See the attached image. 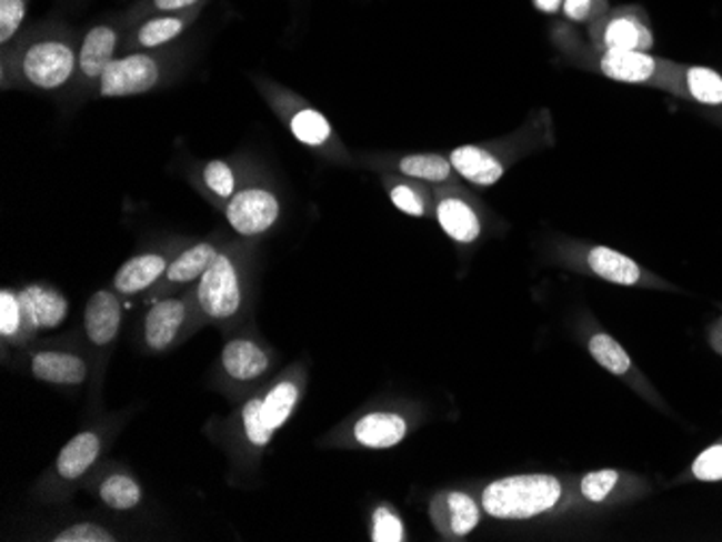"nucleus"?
<instances>
[{
  "label": "nucleus",
  "mask_w": 722,
  "mask_h": 542,
  "mask_svg": "<svg viewBox=\"0 0 722 542\" xmlns=\"http://www.w3.org/2000/svg\"><path fill=\"white\" fill-rule=\"evenodd\" d=\"M429 516L442 539L463 541L481 525L482 505L465 491H440L429 504Z\"/></svg>",
  "instance_id": "11"
},
{
  "label": "nucleus",
  "mask_w": 722,
  "mask_h": 542,
  "mask_svg": "<svg viewBox=\"0 0 722 542\" xmlns=\"http://www.w3.org/2000/svg\"><path fill=\"white\" fill-rule=\"evenodd\" d=\"M388 197L390 201L401 210L402 214L407 217H415V219H424L431 212H435L433 199L429 191L418 184V180H392L388 182Z\"/></svg>",
  "instance_id": "28"
},
{
  "label": "nucleus",
  "mask_w": 722,
  "mask_h": 542,
  "mask_svg": "<svg viewBox=\"0 0 722 542\" xmlns=\"http://www.w3.org/2000/svg\"><path fill=\"white\" fill-rule=\"evenodd\" d=\"M682 91L685 100L703 107H722V77L703 66H688L682 70Z\"/></svg>",
  "instance_id": "26"
},
{
  "label": "nucleus",
  "mask_w": 722,
  "mask_h": 542,
  "mask_svg": "<svg viewBox=\"0 0 722 542\" xmlns=\"http://www.w3.org/2000/svg\"><path fill=\"white\" fill-rule=\"evenodd\" d=\"M448 158H450L459 178H463L465 182L481 187V189H489V187L498 184L504 178L509 162H511L504 155L498 154L495 150L484 148V145H461V148L452 150Z\"/></svg>",
  "instance_id": "17"
},
{
  "label": "nucleus",
  "mask_w": 722,
  "mask_h": 542,
  "mask_svg": "<svg viewBox=\"0 0 722 542\" xmlns=\"http://www.w3.org/2000/svg\"><path fill=\"white\" fill-rule=\"evenodd\" d=\"M562 2H564V0H532V7L539 9L541 13L559 16L562 11Z\"/></svg>",
  "instance_id": "40"
},
{
  "label": "nucleus",
  "mask_w": 722,
  "mask_h": 542,
  "mask_svg": "<svg viewBox=\"0 0 722 542\" xmlns=\"http://www.w3.org/2000/svg\"><path fill=\"white\" fill-rule=\"evenodd\" d=\"M559 262L571 271L591 274L600 281L623 285V288H646V290H675L669 281L653 272L642 269L641 264L605 244L589 242H564L556 249Z\"/></svg>",
  "instance_id": "3"
},
{
  "label": "nucleus",
  "mask_w": 722,
  "mask_h": 542,
  "mask_svg": "<svg viewBox=\"0 0 722 542\" xmlns=\"http://www.w3.org/2000/svg\"><path fill=\"white\" fill-rule=\"evenodd\" d=\"M193 297L195 310L208 322H228L237 318L244 303V274L239 260L221 251L195 283Z\"/></svg>",
  "instance_id": "5"
},
{
  "label": "nucleus",
  "mask_w": 722,
  "mask_h": 542,
  "mask_svg": "<svg viewBox=\"0 0 722 542\" xmlns=\"http://www.w3.org/2000/svg\"><path fill=\"white\" fill-rule=\"evenodd\" d=\"M102 452V439L96 430H82L74 434L59 452L54 471L63 482H77L96 465Z\"/></svg>",
  "instance_id": "23"
},
{
  "label": "nucleus",
  "mask_w": 722,
  "mask_h": 542,
  "mask_svg": "<svg viewBox=\"0 0 722 542\" xmlns=\"http://www.w3.org/2000/svg\"><path fill=\"white\" fill-rule=\"evenodd\" d=\"M77 68L79 54L70 43L59 39L36 41L20 57V77L46 91L63 87Z\"/></svg>",
  "instance_id": "7"
},
{
  "label": "nucleus",
  "mask_w": 722,
  "mask_h": 542,
  "mask_svg": "<svg viewBox=\"0 0 722 542\" xmlns=\"http://www.w3.org/2000/svg\"><path fill=\"white\" fill-rule=\"evenodd\" d=\"M118 41H120V36L113 27H107V24L93 27L82 39L81 50H79V70H81L82 77L89 78V80H100L104 70L116 59Z\"/></svg>",
  "instance_id": "24"
},
{
  "label": "nucleus",
  "mask_w": 722,
  "mask_h": 542,
  "mask_svg": "<svg viewBox=\"0 0 722 542\" xmlns=\"http://www.w3.org/2000/svg\"><path fill=\"white\" fill-rule=\"evenodd\" d=\"M407 539L401 514L392 505L381 504L372 510L370 523V541L402 542Z\"/></svg>",
  "instance_id": "33"
},
{
  "label": "nucleus",
  "mask_w": 722,
  "mask_h": 542,
  "mask_svg": "<svg viewBox=\"0 0 722 542\" xmlns=\"http://www.w3.org/2000/svg\"><path fill=\"white\" fill-rule=\"evenodd\" d=\"M435 219L442 232L459 244H472L482 235L479 212L465 197L459 193H442L438 197Z\"/></svg>",
  "instance_id": "19"
},
{
  "label": "nucleus",
  "mask_w": 722,
  "mask_h": 542,
  "mask_svg": "<svg viewBox=\"0 0 722 542\" xmlns=\"http://www.w3.org/2000/svg\"><path fill=\"white\" fill-rule=\"evenodd\" d=\"M722 482V439L705 448L688 466V471L678 478V482Z\"/></svg>",
  "instance_id": "32"
},
{
  "label": "nucleus",
  "mask_w": 722,
  "mask_h": 542,
  "mask_svg": "<svg viewBox=\"0 0 722 542\" xmlns=\"http://www.w3.org/2000/svg\"><path fill=\"white\" fill-rule=\"evenodd\" d=\"M152 2H154V7H157L159 11L171 13V11H182V9L193 7L198 0H152Z\"/></svg>",
  "instance_id": "39"
},
{
  "label": "nucleus",
  "mask_w": 722,
  "mask_h": 542,
  "mask_svg": "<svg viewBox=\"0 0 722 542\" xmlns=\"http://www.w3.org/2000/svg\"><path fill=\"white\" fill-rule=\"evenodd\" d=\"M203 182L219 199H232L237 193V178L225 160H210L203 167Z\"/></svg>",
  "instance_id": "34"
},
{
  "label": "nucleus",
  "mask_w": 722,
  "mask_h": 542,
  "mask_svg": "<svg viewBox=\"0 0 722 542\" xmlns=\"http://www.w3.org/2000/svg\"><path fill=\"white\" fill-rule=\"evenodd\" d=\"M219 253L221 249L210 240H201L193 247L184 249L180 255H176L169 262V269L161 279V294L173 288L198 283L201 274L210 269V264L217 260Z\"/></svg>",
  "instance_id": "22"
},
{
  "label": "nucleus",
  "mask_w": 722,
  "mask_h": 542,
  "mask_svg": "<svg viewBox=\"0 0 722 542\" xmlns=\"http://www.w3.org/2000/svg\"><path fill=\"white\" fill-rule=\"evenodd\" d=\"M0 335L4 342H20L27 338V322L24 310L20 303L18 290L4 288L0 292Z\"/></svg>",
  "instance_id": "30"
},
{
  "label": "nucleus",
  "mask_w": 722,
  "mask_h": 542,
  "mask_svg": "<svg viewBox=\"0 0 722 542\" xmlns=\"http://www.w3.org/2000/svg\"><path fill=\"white\" fill-rule=\"evenodd\" d=\"M169 258L164 253H139L126 260L120 271L113 277V290L120 297H137L148 292L150 288L161 283L164 272L169 269Z\"/></svg>",
  "instance_id": "21"
},
{
  "label": "nucleus",
  "mask_w": 722,
  "mask_h": 542,
  "mask_svg": "<svg viewBox=\"0 0 722 542\" xmlns=\"http://www.w3.org/2000/svg\"><path fill=\"white\" fill-rule=\"evenodd\" d=\"M195 297H167L157 301L143 318V342L150 352L173 349L191 318Z\"/></svg>",
  "instance_id": "12"
},
{
  "label": "nucleus",
  "mask_w": 722,
  "mask_h": 542,
  "mask_svg": "<svg viewBox=\"0 0 722 542\" xmlns=\"http://www.w3.org/2000/svg\"><path fill=\"white\" fill-rule=\"evenodd\" d=\"M18 294H20V303L24 310L27 338H33L40 331L59 329L70 315L68 299L50 285L31 283L27 288L18 290Z\"/></svg>",
  "instance_id": "14"
},
{
  "label": "nucleus",
  "mask_w": 722,
  "mask_h": 542,
  "mask_svg": "<svg viewBox=\"0 0 722 542\" xmlns=\"http://www.w3.org/2000/svg\"><path fill=\"white\" fill-rule=\"evenodd\" d=\"M569 484L552 473H518L489 482L482 512L498 521H532L564 508Z\"/></svg>",
  "instance_id": "2"
},
{
  "label": "nucleus",
  "mask_w": 722,
  "mask_h": 542,
  "mask_svg": "<svg viewBox=\"0 0 722 542\" xmlns=\"http://www.w3.org/2000/svg\"><path fill=\"white\" fill-rule=\"evenodd\" d=\"M31 374L48 385L79 388L89 377L87 359L70 350H40L29 361Z\"/></svg>",
  "instance_id": "18"
},
{
  "label": "nucleus",
  "mask_w": 722,
  "mask_h": 542,
  "mask_svg": "<svg viewBox=\"0 0 722 542\" xmlns=\"http://www.w3.org/2000/svg\"><path fill=\"white\" fill-rule=\"evenodd\" d=\"M303 395V379L285 374L262 393L244 402L241 411L242 434L251 450H264L275 434L290 422Z\"/></svg>",
  "instance_id": "4"
},
{
  "label": "nucleus",
  "mask_w": 722,
  "mask_h": 542,
  "mask_svg": "<svg viewBox=\"0 0 722 542\" xmlns=\"http://www.w3.org/2000/svg\"><path fill=\"white\" fill-rule=\"evenodd\" d=\"M610 0H564L561 16L573 24L591 27L610 11Z\"/></svg>",
  "instance_id": "35"
},
{
  "label": "nucleus",
  "mask_w": 722,
  "mask_h": 542,
  "mask_svg": "<svg viewBox=\"0 0 722 542\" xmlns=\"http://www.w3.org/2000/svg\"><path fill=\"white\" fill-rule=\"evenodd\" d=\"M27 0H0V41L13 38L24 20Z\"/></svg>",
  "instance_id": "37"
},
{
  "label": "nucleus",
  "mask_w": 722,
  "mask_h": 542,
  "mask_svg": "<svg viewBox=\"0 0 722 542\" xmlns=\"http://www.w3.org/2000/svg\"><path fill=\"white\" fill-rule=\"evenodd\" d=\"M273 357L253 338H234L221 350V370L234 383H255L271 372Z\"/></svg>",
  "instance_id": "15"
},
{
  "label": "nucleus",
  "mask_w": 722,
  "mask_h": 542,
  "mask_svg": "<svg viewBox=\"0 0 722 542\" xmlns=\"http://www.w3.org/2000/svg\"><path fill=\"white\" fill-rule=\"evenodd\" d=\"M290 132L294 139L308 148H324L333 139V128L329 119L312 107L299 109L290 117Z\"/></svg>",
  "instance_id": "29"
},
{
  "label": "nucleus",
  "mask_w": 722,
  "mask_h": 542,
  "mask_svg": "<svg viewBox=\"0 0 722 542\" xmlns=\"http://www.w3.org/2000/svg\"><path fill=\"white\" fill-rule=\"evenodd\" d=\"M586 29L591 46L600 50L651 52L655 46L649 16L636 4L614 7Z\"/></svg>",
  "instance_id": "6"
},
{
  "label": "nucleus",
  "mask_w": 722,
  "mask_h": 542,
  "mask_svg": "<svg viewBox=\"0 0 722 542\" xmlns=\"http://www.w3.org/2000/svg\"><path fill=\"white\" fill-rule=\"evenodd\" d=\"M280 199L267 189H244L228 199L225 219L230 228L244 238L269 232L280 219Z\"/></svg>",
  "instance_id": "10"
},
{
  "label": "nucleus",
  "mask_w": 722,
  "mask_h": 542,
  "mask_svg": "<svg viewBox=\"0 0 722 542\" xmlns=\"http://www.w3.org/2000/svg\"><path fill=\"white\" fill-rule=\"evenodd\" d=\"M409 434V422L394 411H372L361 415L353 424L351 436L365 450H390L397 448Z\"/></svg>",
  "instance_id": "20"
},
{
  "label": "nucleus",
  "mask_w": 722,
  "mask_h": 542,
  "mask_svg": "<svg viewBox=\"0 0 722 542\" xmlns=\"http://www.w3.org/2000/svg\"><path fill=\"white\" fill-rule=\"evenodd\" d=\"M646 480L619 469L589 471L578 482V493L586 504H623L649 493Z\"/></svg>",
  "instance_id": "13"
},
{
  "label": "nucleus",
  "mask_w": 722,
  "mask_h": 542,
  "mask_svg": "<svg viewBox=\"0 0 722 542\" xmlns=\"http://www.w3.org/2000/svg\"><path fill=\"white\" fill-rule=\"evenodd\" d=\"M394 167L402 178L418 180L424 184H448L457 175L448 155L429 154V152L401 155Z\"/></svg>",
  "instance_id": "25"
},
{
  "label": "nucleus",
  "mask_w": 722,
  "mask_h": 542,
  "mask_svg": "<svg viewBox=\"0 0 722 542\" xmlns=\"http://www.w3.org/2000/svg\"><path fill=\"white\" fill-rule=\"evenodd\" d=\"M161 80V68L154 57L134 52L113 59L100 78L102 98H130L152 91Z\"/></svg>",
  "instance_id": "9"
},
{
  "label": "nucleus",
  "mask_w": 722,
  "mask_h": 542,
  "mask_svg": "<svg viewBox=\"0 0 722 542\" xmlns=\"http://www.w3.org/2000/svg\"><path fill=\"white\" fill-rule=\"evenodd\" d=\"M123 322V308H121L120 294L116 290H98L87 301L82 327L87 340L96 349L111 347L121 331Z\"/></svg>",
  "instance_id": "16"
},
{
  "label": "nucleus",
  "mask_w": 722,
  "mask_h": 542,
  "mask_svg": "<svg viewBox=\"0 0 722 542\" xmlns=\"http://www.w3.org/2000/svg\"><path fill=\"white\" fill-rule=\"evenodd\" d=\"M98 498H100L102 504L111 508V510L128 512V510H134L137 505L141 504L143 489H141L139 480L132 478L130 473L113 471L100 482Z\"/></svg>",
  "instance_id": "27"
},
{
  "label": "nucleus",
  "mask_w": 722,
  "mask_h": 542,
  "mask_svg": "<svg viewBox=\"0 0 722 542\" xmlns=\"http://www.w3.org/2000/svg\"><path fill=\"white\" fill-rule=\"evenodd\" d=\"M586 350L595 359V363L603 368L605 372H610L612 377L625 381L628 388L634 389L641 398H644L649 404H653L655 409L669 413V406L664 404L662 395L655 391V388L649 383V379L636 368V363L632 361L628 350L623 349L610 333H605L603 329L591 331L586 335Z\"/></svg>",
  "instance_id": "8"
},
{
  "label": "nucleus",
  "mask_w": 722,
  "mask_h": 542,
  "mask_svg": "<svg viewBox=\"0 0 722 542\" xmlns=\"http://www.w3.org/2000/svg\"><path fill=\"white\" fill-rule=\"evenodd\" d=\"M189 22L191 20L184 16L152 18L137 31V43L141 48H159L162 43H169L178 38L189 27Z\"/></svg>",
  "instance_id": "31"
},
{
  "label": "nucleus",
  "mask_w": 722,
  "mask_h": 542,
  "mask_svg": "<svg viewBox=\"0 0 722 542\" xmlns=\"http://www.w3.org/2000/svg\"><path fill=\"white\" fill-rule=\"evenodd\" d=\"M573 31L561 33L556 31V43L561 46L566 59L573 63L589 68L602 77L628 82V84H646L653 89L669 91L678 98H683L682 70L683 66L671 63L666 59H658L651 52H630V50H600V48H582Z\"/></svg>",
  "instance_id": "1"
},
{
  "label": "nucleus",
  "mask_w": 722,
  "mask_h": 542,
  "mask_svg": "<svg viewBox=\"0 0 722 542\" xmlns=\"http://www.w3.org/2000/svg\"><path fill=\"white\" fill-rule=\"evenodd\" d=\"M708 344H710V349L722 357V315L710 324V329H708Z\"/></svg>",
  "instance_id": "38"
},
{
  "label": "nucleus",
  "mask_w": 722,
  "mask_h": 542,
  "mask_svg": "<svg viewBox=\"0 0 722 542\" xmlns=\"http://www.w3.org/2000/svg\"><path fill=\"white\" fill-rule=\"evenodd\" d=\"M50 541L116 542L118 541V536H116L111 530H107V528H102V525H98V523H89V521H84V523H74V525H70V528H66V530L57 532V534H54Z\"/></svg>",
  "instance_id": "36"
}]
</instances>
